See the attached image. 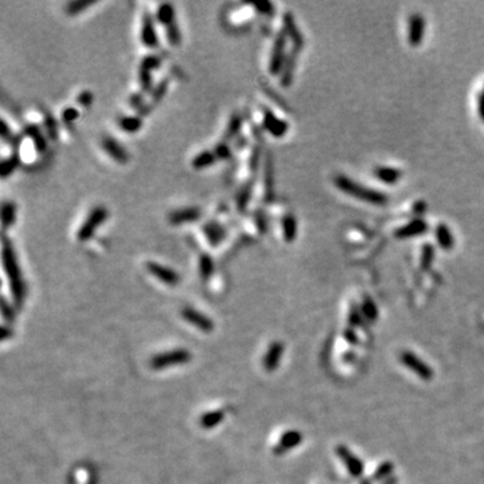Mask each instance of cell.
<instances>
[{
    "instance_id": "29",
    "label": "cell",
    "mask_w": 484,
    "mask_h": 484,
    "mask_svg": "<svg viewBox=\"0 0 484 484\" xmlns=\"http://www.w3.org/2000/svg\"><path fill=\"white\" fill-rule=\"evenodd\" d=\"M297 233V222L293 214H287L283 218V234L287 242H292Z\"/></svg>"
},
{
    "instance_id": "28",
    "label": "cell",
    "mask_w": 484,
    "mask_h": 484,
    "mask_svg": "<svg viewBox=\"0 0 484 484\" xmlns=\"http://www.w3.org/2000/svg\"><path fill=\"white\" fill-rule=\"evenodd\" d=\"M241 126H242V116L240 113H233L229 118L227 126H226L225 135H223V141H229L240 133Z\"/></svg>"
},
{
    "instance_id": "33",
    "label": "cell",
    "mask_w": 484,
    "mask_h": 484,
    "mask_svg": "<svg viewBox=\"0 0 484 484\" xmlns=\"http://www.w3.org/2000/svg\"><path fill=\"white\" fill-rule=\"evenodd\" d=\"M214 272V263L209 253H200L199 254V273L200 277L207 280Z\"/></svg>"
},
{
    "instance_id": "45",
    "label": "cell",
    "mask_w": 484,
    "mask_h": 484,
    "mask_svg": "<svg viewBox=\"0 0 484 484\" xmlns=\"http://www.w3.org/2000/svg\"><path fill=\"white\" fill-rule=\"evenodd\" d=\"M254 222H256V227L259 230L260 233H265L266 232V218L264 213L261 210L256 211L254 214Z\"/></svg>"
},
{
    "instance_id": "49",
    "label": "cell",
    "mask_w": 484,
    "mask_h": 484,
    "mask_svg": "<svg viewBox=\"0 0 484 484\" xmlns=\"http://www.w3.org/2000/svg\"><path fill=\"white\" fill-rule=\"evenodd\" d=\"M0 135H2V137H3V140H8V139H11L12 137L11 130L8 128L7 121H6L4 118H2V130H0Z\"/></svg>"
},
{
    "instance_id": "37",
    "label": "cell",
    "mask_w": 484,
    "mask_h": 484,
    "mask_svg": "<svg viewBox=\"0 0 484 484\" xmlns=\"http://www.w3.org/2000/svg\"><path fill=\"white\" fill-rule=\"evenodd\" d=\"M362 314L365 315V316H366L369 320H374V319L378 316L377 305H375V303H374L371 299H369V297H366V299H365V301H363Z\"/></svg>"
},
{
    "instance_id": "41",
    "label": "cell",
    "mask_w": 484,
    "mask_h": 484,
    "mask_svg": "<svg viewBox=\"0 0 484 484\" xmlns=\"http://www.w3.org/2000/svg\"><path fill=\"white\" fill-rule=\"evenodd\" d=\"M214 154H215V156H217V159H221V160L230 159V156H232V149H230L227 141H221V143H218V144L215 145Z\"/></svg>"
},
{
    "instance_id": "16",
    "label": "cell",
    "mask_w": 484,
    "mask_h": 484,
    "mask_svg": "<svg viewBox=\"0 0 484 484\" xmlns=\"http://www.w3.org/2000/svg\"><path fill=\"white\" fill-rule=\"evenodd\" d=\"M303 441V433H300L299 430H288V432H285L283 436H281L280 441L278 444L274 447V453L276 455H284L288 451L296 448L297 445H300Z\"/></svg>"
},
{
    "instance_id": "51",
    "label": "cell",
    "mask_w": 484,
    "mask_h": 484,
    "mask_svg": "<svg viewBox=\"0 0 484 484\" xmlns=\"http://www.w3.org/2000/svg\"><path fill=\"white\" fill-rule=\"evenodd\" d=\"M350 322H351L352 325H359V323H361V319H359V312H356V311H352L351 316H350Z\"/></svg>"
},
{
    "instance_id": "25",
    "label": "cell",
    "mask_w": 484,
    "mask_h": 484,
    "mask_svg": "<svg viewBox=\"0 0 484 484\" xmlns=\"http://www.w3.org/2000/svg\"><path fill=\"white\" fill-rule=\"evenodd\" d=\"M156 20L163 24V26H168L172 22H175V10L174 6L171 3H162L158 7L156 11Z\"/></svg>"
},
{
    "instance_id": "3",
    "label": "cell",
    "mask_w": 484,
    "mask_h": 484,
    "mask_svg": "<svg viewBox=\"0 0 484 484\" xmlns=\"http://www.w3.org/2000/svg\"><path fill=\"white\" fill-rule=\"evenodd\" d=\"M108 218V210L104 206H96L93 207L92 210L89 211L88 217L85 221L82 222L80 229L77 230V240L80 242H86L88 240L92 238L98 226L103 223L105 219Z\"/></svg>"
},
{
    "instance_id": "44",
    "label": "cell",
    "mask_w": 484,
    "mask_h": 484,
    "mask_svg": "<svg viewBox=\"0 0 484 484\" xmlns=\"http://www.w3.org/2000/svg\"><path fill=\"white\" fill-rule=\"evenodd\" d=\"M251 6L257 10L261 14L265 15H272L274 11L273 4L269 3V2H259V3H251Z\"/></svg>"
},
{
    "instance_id": "8",
    "label": "cell",
    "mask_w": 484,
    "mask_h": 484,
    "mask_svg": "<svg viewBox=\"0 0 484 484\" xmlns=\"http://www.w3.org/2000/svg\"><path fill=\"white\" fill-rule=\"evenodd\" d=\"M145 269L151 274H154L156 278L164 284L170 285V287H175L181 283V276L175 272L174 269H171L168 266H164L155 261H148L145 263Z\"/></svg>"
},
{
    "instance_id": "24",
    "label": "cell",
    "mask_w": 484,
    "mask_h": 484,
    "mask_svg": "<svg viewBox=\"0 0 484 484\" xmlns=\"http://www.w3.org/2000/svg\"><path fill=\"white\" fill-rule=\"evenodd\" d=\"M251 189H253V181H249L237 192L236 206L237 209H238V211H241V213L246 210V207H248V203L251 196Z\"/></svg>"
},
{
    "instance_id": "12",
    "label": "cell",
    "mask_w": 484,
    "mask_h": 484,
    "mask_svg": "<svg viewBox=\"0 0 484 484\" xmlns=\"http://www.w3.org/2000/svg\"><path fill=\"white\" fill-rule=\"evenodd\" d=\"M141 42L145 47L148 48H155L158 46V35H156L155 23H154V18L149 12H145L143 15V23H141V34H140Z\"/></svg>"
},
{
    "instance_id": "52",
    "label": "cell",
    "mask_w": 484,
    "mask_h": 484,
    "mask_svg": "<svg viewBox=\"0 0 484 484\" xmlns=\"http://www.w3.org/2000/svg\"><path fill=\"white\" fill-rule=\"evenodd\" d=\"M479 112H480V116L484 120V92L480 97V103H479Z\"/></svg>"
},
{
    "instance_id": "48",
    "label": "cell",
    "mask_w": 484,
    "mask_h": 484,
    "mask_svg": "<svg viewBox=\"0 0 484 484\" xmlns=\"http://www.w3.org/2000/svg\"><path fill=\"white\" fill-rule=\"evenodd\" d=\"M2 312H3L4 319H7L8 322L14 319V312H12L11 305H8L7 300L6 299H3V301H2Z\"/></svg>"
},
{
    "instance_id": "43",
    "label": "cell",
    "mask_w": 484,
    "mask_h": 484,
    "mask_svg": "<svg viewBox=\"0 0 484 484\" xmlns=\"http://www.w3.org/2000/svg\"><path fill=\"white\" fill-rule=\"evenodd\" d=\"M78 115H80V113H78V111L75 109V108L67 107V108H65V109L62 111V113H61V118H62V121L65 122V124L70 125V122H73L74 120L78 117Z\"/></svg>"
},
{
    "instance_id": "32",
    "label": "cell",
    "mask_w": 484,
    "mask_h": 484,
    "mask_svg": "<svg viewBox=\"0 0 484 484\" xmlns=\"http://www.w3.org/2000/svg\"><path fill=\"white\" fill-rule=\"evenodd\" d=\"M94 3H96L94 0H73V2H69L65 6V12L69 16H75V15L81 14L85 8L90 7Z\"/></svg>"
},
{
    "instance_id": "18",
    "label": "cell",
    "mask_w": 484,
    "mask_h": 484,
    "mask_svg": "<svg viewBox=\"0 0 484 484\" xmlns=\"http://www.w3.org/2000/svg\"><path fill=\"white\" fill-rule=\"evenodd\" d=\"M205 236H206L207 241L211 246H217L225 240L226 237V229L225 226L219 223L218 221H209L206 222L202 227Z\"/></svg>"
},
{
    "instance_id": "22",
    "label": "cell",
    "mask_w": 484,
    "mask_h": 484,
    "mask_svg": "<svg viewBox=\"0 0 484 484\" xmlns=\"http://www.w3.org/2000/svg\"><path fill=\"white\" fill-rule=\"evenodd\" d=\"M217 160L218 159H217L214 151L206 149V151L199 152V154L192 159L191 166L194 167L195 170H203V168H207V167L213 166Z\"/></svg>"
},
{
    "instance_id": "19",
    "label": "cell",
    "mask_w": 484,
    "mask_h": 484,
    "mask_svg": "<svg viewBox=\"0 0 484 484\" xmlns=\"http://www.w3.org/2000/svg\"><path fill=\"white\" fill-rule=\"evenodd\" d=\"M426 227H428L426 222H424L422 219H416V221H412L411 223H407V225L402 226L401 229L397 230L396 236L397 238H411V237L424 233Z\"/></svg>"
},
{
    "instance_id": "30",
    "label": "cell",
    "mask_w": 484,
    "mask_h": 484,
    "mask_svg": "<svg viewBox=\"0 0 484 484\" xmlns=\"http://www.w3.org/2000/svg\"><path fill=\"white\" fill-rule=\"evenodd\" d=\"M436 238L437 242L440 245L443 249H451L453 246V236H452L451 230L448 229L447 225H444V223H440V225L437 226L436 230Z\"/></svg>"
},
{
    "instance_id": "46",
    "label": "cell",
    "mask_w": 484,
    "mask_h": 484,
    "mask_svg": "<svg viewBox=\"0 0 484 484\" xmlns=\"http://www.w3.org/2000/svg\"><path fill=\"white\" fill-rule=\"evenodd\" d=\"M77 103L82 107H89L93 103V94L90 90H82L77 96Z\"/></svg>"
},
{
    "instance_id": "11",
    "label": "cell",
    "mask_w": 484,
    "mask_h": 484,
    "mask_svg": "<svg viewBox=\"0 0 484 484\" xmlns=\"http://www.w3.org/2000/svg\"><path fill=\"white\" fill-rule=\"evenodd\" d=\"M202 217V211L199 207H183V209H176L171 211L168 214V222L171 225H182L187 222H195Z\"/></svg>"
},
{
    "instance_id": "34",
    "label": "cell",
    "mask_w": 484,
    "mask_h": 484,
    "mask_svg": "<svg viewBox=\"0 0 484 484\" xmlns=\"http://www.w3.org/2000/svg\"><path fill=\"white\" fill-rule=\"evenodd\" d=\"M19 163V158L16 155H10L8 158H4L3 162H2V166H0V175L2 177H7L8 175H11L14 172V170L16 168Z\"/></svg>"
},
{
    "instance_id": "31",
    "label": "cell",
    "mask_w": 484,
    "mask_h": 484,
    "mask_svg": "<svg viewBox=\"0 0 484 484\" xmlns=\"http://www.w3.org/2000/svg\"><path fill=\"white\" fill-rule=\"evenodd\" d=\"M24 132H26V135H29V136L33 139L34 144H35V148L38 149V152L46 151V140H44V137H43V135H42L41 130H39L35 124L27 125Z\"/></svg>"
},
{
    "instance_id": "17",
    "label": "cell",
    "mask_w": 484,
    "mask_h": 484,
    "mask_svg": "<svg viewBox=\"0 0 484 484\" xmlns=\"http://www.w3.org/2000/svg\"><path fill=\"white\" fill-rule=\"evenodd\" d=\"M284 354V344L283 342H273L270 344L268 351L264 356V369L266 371H274L278 367L281 358Z\"/></svg>"
},
{
    "instance_id": "20",
    "label": "cell",
    "mask_w": 484,
    "mask_h": 484,
    "mask_svg": "<svg viewBox=\"0 0 484 484\" xmlns=\"http://www.w3.org/2000/svg\"><path fill=\"white\" fill-rule=\"evenodd\" d=\"M284 33L287 34V35H289L291 39L295 42L296 47L300 48L303 46V37H301V34L299 33L297 27H296L293 16L291 14H285L284 16Z\"/></svg>"
},
{
    "instance_id": "39",
    "label": "cell",
    "mask_w": 484,
    "mask_h": 484,
    "mask_svg": "<svg viewBox=\"0 0 484 484\" xmlns=\"http://www.w3.org/2000/svg\"><path fill=\"white\" fill-rule=\"evenodd\" d=\"M270 160L266 159L265 166V199H272L273 195V186H272V168H270Z\"/></svg>"
},
{
    "instance_id": "5",
    "label": "cell",
    "mask_w": 484,
    "mask_h": 484,
    "mask_svg": "<svg viewBox=\"0 0 484 484\" xmlns=\"http://www.w3.org/2000/svg\"><path fill=\"white\" fill-rule=\"evenodd\" d=\"M162 59L155 54H149L141 59L139 66V81L144 92H152V71L160 66Z\"/></svg>"
},
{
    "instance_id": "4",
    "label": "cell",
    "mask_w": 484,
    "mask_h": 484,
    "mask_svg": "<svg viewBox=\"0 0 484 484\" xmlns=\"http://www.w3.org/2000/svg\"><path fill=\"white\" fill-rule=\"evenodd\" d=\"M192 358L191 352L186 348H175V350H170V351L162 352V354L155 355L151 359V367L154 370H163L167 367L176 366V365H185V363L190 362Z\"/></svg>"
},
{
    "instance_id": "7",
    "label": "cell",
    "mask_w": 484,
    "mask_h": 484,
    "mask_svg": "<svg viewBox=\"0 0 484 484\" xmlns=\"http://www.w3.org/2000/svg\"><path fill=\"white\" fill-rule=\"evenodd\" d=\"M285 41H287V34L284 31H281L274 41L273 48H272V54H270L269 59V71L272 74H277L283 70V67L287 61V56H285Z\"/></svg>"
},
{
    "instance_id": "50",
    "label": "cell",
    "mask_w": 484,
    "mask_h": 484,
    "mask_svg": "<svg viewBox=\"0 0 484 484\" xmlns=\"http://www.w3.org/2000/svg\"><path fill=\"white\" fill-rule=\"evenodd\" d=\"M257 162H259V149L256 148L254 151H253V155H251L250 159V167L254 170L256 166H257Z\"/></svg>"
},
{
    "instance_id": "26",
    "label": "cell",
    "mask_w": 484,
    "mask_h": 484,
    "mask_svg": "<svg viewBox=\"0 0 484 484\" xmlns=\"http://www.w3.org/2000/svg\"><path fill=\"white\" fill-rule=\"evenodd\" d=\"M402 172L393 167H379L375 170V176L386 185H394L397 181H399Z\"/></svg>"
},
{
    "instance_id": "15",
    "label": "cell",
    "mask_w": 484,
    "mask_h": 484,
    "mask_svg": "<svg viewBox=\"0 0 484 484\" xmlns=\"http://www.w3.org/2000/svg\"><path fill=\"white\" fill-rule=\"evenodd\" d=\"M425 34V19L422 15L414 14L409 20V29H407V39L412 46L421 44L422 38Z\"/></svg>"
},
{
    "instance_id": "9",
    "label": "cell",
    "mask_w": 484,
    "mask_h": 484,
    "mask_svg": "<svg viewBox=\"0 0 484 484\" xmlns=\"http://www.w3.org/2000/svg\"><path fill=\"white\" fill-rule=\"evenodd\" d=\"M182 318L203 333H211L214 329V323L209 316L200 314L199 311L191 307H186L182 310Z\"/></svg>"
},
{
    "instance_id": "38",
    "label": "cell",
    "mask_w": 484,
    "mask_h": 484,
    "mask_svg": "<svg viewBox=\"0 0 484 484\" xmlns=\"http://www.w3.org/2000/svg\"><path fill=\"white\" fill-rule=\"evenodd\" d=\"M167 86H168V80H163V81H160L155 88L152 89V92H151L152 104L159 103V101L162 100L163 96H164L167 92Z\"/></svg>"
},
{
    "instance_id": "40",
    "label": "cell",
    "mask_w": 484,
    "mask_h": 484,
    "mask_svg": "<svg viewBox=\"0 0 484 484\" xmlns=\"http://www.w3.org/2000/svg\"><path fill=\"white\" fill-rule=\"evenodd\" d=\"M44 126H46L48 136L52 137L53 140H57V137H58V125H57L56 120L48 115L47 112H44Z\"/></svg>"
},
{
    "instance_id": "23",
    "label": "cell",
    "mask_w": 484,
    "mask_h": 484,
    "mask_svg": "<svg viewBox=\"0 0 484 484\" xmlns=\"http://www.w3.org/2000/svg\"><path fill=\"white\" fill-rule=\"evenodd\" d=\"M15 218H16V206L14 202L4 200L2 203V226L4 232L14 225Z\"/></svg>"
},
{
    "instance_id": "14",
    "label": "cell",
    "mask_w": 484,
    "mask_h": 484,
    "mask_svg": "<svg viewBox=\"0 0 484 484\" xmlns=\"http://www.w3.org/2000/svg\"><path fill=\"white\" fill-rule=\"evenodd\" d=\"M337 452L339 457L343 460V463L347 467L348 472L350 475L354 477H359L363 473V464L361 462V458L356 457L355 455H352L351 451L348 449L347 447H344V445H339L337 448Z\"/></svg>"
},
{
    "instance_id": "35",
    "label": "cell",
    "mask_w": 484,
    "mask_h": 484,
    "mask_svg": "<svg viewBox=\"0 0 484 484\" xmlns=\"http://www.w3.org/2000/svg\"><path fill=\"white\" fill-rule=\"evenodd\" d=\"M295 53H292L291 56L287 57V61H285V65L283 67V78H281V81L284 85H289V82L292 81V73H293V67H295Z\"/></svg>"
},
{
    "instance_id": "27",
    "label": "cell",
    "mask_w": 484,
    "mask_h": 484,
    "mask_svg": "<svg viewBox=\"0 0 484 484\" xmlns=\"http://www.w3.org/2000/svg\"><path fill=\"white\" fill-rule=\"evenodd\" d=\"M223 417H225V413L222 411H211L200 417L199 424L203 429H213L223 421Z\"/></svg>"
},
{
    "instance_id": "6",
    "label": "cell",
    "mask_w": 484,
    "mask_h": 484,
    "mask_svg": "<svg viewBox=\"0 0 484 484\" xmlns=\"http://www.w3.org/2000/svg\"><path fill=\"white\" fill-rule=\"evenodd\" d=\"M401 362L405 365L409 370H412L414 374H417L418 377L424 381H430L433 378V370L429 367L422 359H420L416 354L411 351H403L401 354Z\"/></svg>"
},
{
    "instance_id": "42",
    "label": "cell",
    "mask_w": 484,
    "mask_h": 484,
    "mask_svg": "<svg viewBox=\"0 0 484 484\" xmlns=\"http://www.w3.org/2000/svg\"><path fill=\"white\" fill-rule=\"evenodd\" d=\"M393 470H394V466H393L392 463H384V464L375 471L374 479H375V480H382L385 477L390 476V473L393 472Z\"/></svg>"
},
{
    "instance_id": "13",
    "label": "cell",
    "mask_w": 484,
    "mask_h": 484,
    "mask_svg": "<svg viewBox=\"0 0 484 484\" xmlns=\"http://www.w3.org/2000/svg\"><path fill=\"white\" fill-rule=\"evenodd\" d=\"M101 145H103L104 151L107 152L108 155L111 156L116 163L125 164V163L128 162V159H130V156H128L126 151L124 149V147H122L120 143H117L112 136H104L103 141H101Z\"/></svg>"
},
{
    "instance_id": "47",
    "label": "cell",
    "mask_w": 484,
    "mask_h": 484,
    "mask_svg": "<svg viewBox=\"0 0 484 484\" xmlns=\"http://www.w3.org/2000/svg\"><path fill=\"white\" fill-rule=\"evenodd\" d=\"M130 104L133 108H135V109H137V112L145 107L144 101H143V96H141L140 93H135V94H132L130 98Z\"/></svg>"
},
{
    "instance_id": "1",
    "label": "cell",
    "mask_w": 484,
    "mask_h": 484,
    "mask_svg": "<svg viewBox=\"0 0 484 484\" xmlns=\"http://www.w3.org/2000/svg\"><path fill=\"white\" fill-rule=\"evenodd\" d=\"M2 261H3L4 272H6V276L8 278V284H10L15 305L22 307L24 296H26V285L23 281L22 272L19 269L18 260L15 256L11 241L8 240L6 233H3V237H2Z\"/></svg>"
},
{
    "instance_id": "2",
    "label": "cell",
    "mask_w": 484,
    "mask_h": 484,
    "mask_svg": "<svg viewBox=\"0 0 484 484\" xmlns=\"http://www.w3.org/2000/svg\"><path fill=\"white\" fill-rule=\"evenodd\" d=\"M335 186L340 191L346 192V194L354 196L356 199L377 205H382L386 202V196L382 192L363 187V186L358 185L356 182L351 181L350 177L343 176V175H339V176L335 177Z\"/></svg>"
},
{
    "instance_id": "36",
    "label": "cell",
    "mask_w": 484,
    "mask_h": 484,
    "mask_svg": "<svg viewBox=\"0 0 484 484\" xmlns=\"http://www.w3.org/2000/svg\"><path fill=\"white\" fill-rule=\"evenodd\" d=\"M166 35H167L168 42H170V44H172V46H177V44L181 43L182 37H181V31H179V27H177V24H176V20L166 27Z\"/></svg>"
},
{
    "instance_id": "21",
    "label": "cell",
    "mask_w": 484,
    "mask_h": 484,
    "mask_svg": "<svg viewBox=\"0 0 484 484\" xmlns=\"http://www.w3.org/2000/svg\"><path fill=\"white\" fill-rule=\"evenodd\" d=\"M117 124L122 131L128 133H135L140 130L143 125V118L141 116H125L122 115L117 118Z\"/></svg>"
},
{
    "instance_id": "10",
    "label": "cell",
    "mask_w": 484,
    "mask_h": 484,
    "mask_svg": "<svg viewBox=\"0 0 484 484\" xmlns=\"http://www.w3.org/2000/svg\"><path fill=\"white\" fill-rule=\"evenodd\" d=\"M263 124L264 128L274 137H283L285 133L288 132L289 128L288 122L278 118L277 116L274 115L272 111H269V109H264Z\"/></svg>"
}]
</instances>
